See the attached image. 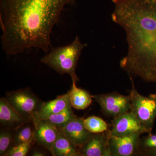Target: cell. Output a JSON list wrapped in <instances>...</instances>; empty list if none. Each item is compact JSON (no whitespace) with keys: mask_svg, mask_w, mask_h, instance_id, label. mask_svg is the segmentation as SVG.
Returning a JSON list of instances; mask_svg holds the SVG:
<instances>
[{"mask_svg":"<svg viewBox=\"0 0 156 156\" xmlns=\"http://www.w3.org/2000/svg\"><path fill=\"white\" fill-rule=\"evenodd\" d=\"M76 0H0L2 48L8 56L37 48L47 53L62 11Z\"/></svg>","mask_w":156,"mask_h":156,"instance_id":"1","label":"cell"},{"mask_svg":"<svg viewBox=\"0 0 156 156\" xmlns=\"http://www.w3.org/2000/svg\"><path fill=\"white\" fill-rule=\"evenodd\" d=\"M112 1V20L125 30L128 44L120 67L130 76L156 83V0Z\"/></svg>","mask_w":156,"mask_h":156,"instance_id":"2","label":"cell"},{"mask_svg":"<svg viewBox=\"0 0 156 156\" xmlns=\"http://www.w3.org/2000/svg\"><path fill=\"white\" fill-rule=\"evenodd\" d=\"M87 46L76 37L69 44L50 49L41 59V62L61 75H69L72 80L77 82L76 68L82 51Z\"/></svg>","mask_w":156,"mask_h":156,"instance_id":"3","label":"cell"},{"mask_svg":"<svg viewBox=\"0 0 156 156\" xmlns=\"http://www.w3.org/2000/svg\"><path fill=\"white\" fill-rule=\"evenodd\" d=\"M132 89L130 92V112L139 120L148 133H151L156 119V94L148 97L140 94L131 79Z\"/></svg>","mask_w":156,"mask_h":156,"instance_id":"4","label":"cell"},{"mask_svg":"<svg viewBox=\"0 0 156 156\" xmlns=\"http://www.w3.org/2000/svg\"><path fill=\"white\" fill-rule=\"evenodd\" d=\"M5 98L21 115L32 123L35 115L44 102L28 89L8 92Z\"/></svg>","mask_w":156,"mask_h":156,"instance_id":"5","label":"cell"},{"mask_svg":"<svg viewBox=\"0 0 156 156\" xmlns=\"http://www.w3.org/2000/svg\"><path fill=\"white\" fill-rule=\"evenodd\" d=\"M148 133L131 112H128L115 117L112 122L111 130L108 131L109 136H124L136 133Z\"/></svg>","mask_w":156,"mask_h":156,"instance_id":"6","label":"cell"},{"mask_svg":"<svg viewBox=\"0 0 156 156\" xmlns=\"http://www.w3.org/2000/svg\"><path fill=\"white\" fill-rule=\"evenodd\" d=\"M141 134L138 133L124 136H109L108 134L111 156L134 155L138 150Z\"/></svg>","mask_w":156,"mask_h":156,"instance_id":"7","label":"cell"},{"mask_svg":"<svg viewBox=\"0 0 156 156\" xmlns=\"http://www.w3.org/2000/svg\"><path fill=\"white\" fill-rule=\"evenodd\" d=\"M59 129L65 136L79 148L83 146L93 134L85 128L83 119L77 116Z\"/></svg>","mask_w":156,"mask_h":156,"instance_id":"8","label":"cell"},{"mask_svg":"<svg viewBox=\"0 0 156 156\" xmlns=\"http://www.w3.org/2000/svg\"><path fill=\"white\" fill-rule=\"evenodd\" d=\"M34 125V141L50 152L59 136L60 130L46 120H42Z\"/></svg>","mask_w":156,"mask_h":156,"instance_id":"9","label":"cell"},{"mask_svg":"<svg viewBox=\"0 0 156 156\" xmlns=\"http://www.w3.org/2000/svg\"><path fill=\"white\" fill-rule=\"evenodd\" d=\"M108 133L93 134L80 148V156H111L108 144Z\"/></svg>","mask_w":156,"mask_h":156,"instance_id":"10","label":"cell"},{"mask_svg":"<svg viewBox=\"0 0 156 156\" xmlns=\"http://www.w3.org/2000/svg\"><path fill=\"white\" fill-rule=\"evenodd\" d=\"M30 122L9 103L6 98L0 99V123L2 128L16 130Z\"/></svg>","mask_w":156,"mask_h":156,"instance_id":"11","label":"cell"},{"mask_svg":"<svg viewBox=\"0 0 156 156\" xmlns=\"http://www.w3.org/2000/svg\"><path fill=\"white\" fill-rule=\"evenodd\" d=\"M70 106H72L68 92L64 95L58 96L54 100L43 102L35 115L32 123L35 124L42 120L47 119L50 116L60 112Z\"/></svg>","mask_w":156,"mask_h":156,"instance_id":"12","label":"cell"},{"mask_svg":"<svg viewBox=\"0 0 156 156\" xmlns=\"http://www.w3.org/2000/svg\"><path fill=\"white\" fill-rule=\"evenodd\" d=\"M92 97L99 105L102 112L108 116L118 105L130 101L129 96L121 95L117 92L93 95Z\"/></svg>","mask_w":156,"mask_h":156,"instance_id":"13","label":"cell"},{"mask_svg":"<svg viewBox=\"0 0 156 156\" xmlns=\"http://www.w3.org/2000/svg\"><path fill=\"white\" fill-rule=\"evenodd\" d=\"M53 156H80V148L60 131L50 152Z\"/></svg>","mask_w":156,"mask_h":156,"instance_id":"14","label":"cell"},{"mask_svg":"<svg viewBox=\"0 0 156 156\" xmlns=\"http://www.w3.org/2000/svg\"><path fill=\"white\" fill-rule=\"evenodd\" d=\"M72 80L71 89L69 91L70 101L72 107L76 110H84L92 102V96L84 89L78 88L76 81Z\"/></svg>","mask_w":156,"mask_h":156,"instance_id":"15","label":"cell"},{"mask_svg":"<svg viewBox=\"0 0 156 156\" xmlns=\"http://www.w3.org/2000/svg\"><path fill=\"white\" fill-rule=\"evenodd\" d=\"M34 126L33 123L28 122L20 127L14 132V146L19 145L34 141Z\"/></svg>","mask_w":156,"mask_h":156,"instance_id":"16","label":"cell"},{"mask_svg":"<svg viewBox=\"0 0 156 156\" xmlns=\"http://www.w3.org/2000/svg\"><path fill=\"white\" fill-rule=\"evenodd\" d=\"M72 107V106L69 107L60 112L50 116L44 120L56 126L58 129L62 128L76 116L74 114Z\"/></svg>","mask_w":156,"mask_h":156,"instance_id":"17","label":"cell"},{"mask_svg":"<svg viewBox=\"0 0 156 156\" xmlns=\"http://www.w3.org/2000/svg\"><path fill=\"white\" fill-rule=\"evenodd\" d=\"M84 126L92 134L103 133L107 131L108 126L106 122L99 117L92 116L83 119Z\"/></svg>","mask_w":156,"mask_h":156,"instance_id":"18","label":"cell"},{"mask_svg":"<svg viewBox=\"0 0 156 156\" xmlns=\"http://www.w3.org/2000/svg\"><path fill=\"white\" fill-rule=\"evenodd\" d=\"M15 131L8 128H2L0 132V156H6L14 146Z\"/></svg>","mask_w":156,"mask_h":156,"instance_id":"19","label":"cell"},{"mask_svg":"<svg viewBox=\"0 0 156 156\" xmlns=\"http://www.w3.org/2000/svg\"><path fill=\"white\" fill-rule=\"evenodd\" d=\"M32 142L13 146L6 156H25L27 155L31 147Z\"/></svg>","mask_w":156,"mask_h":156,"instance_id":"20","label":"cell"},{"mask_svg":"<svg viewBox=\"0 0 156 156\" xmlns=\"http://www.w3.org/2000/svg\"><path fill=\"white\" fill-rule=\"evenodd\" d=\"M142 144L147 151L156 149V134L149 133L143 140Z\"/></svg>","mask_w":156,"mask_h":156,"instance_id":"21","label":"cell"},{"mask_svg":"<svg viewBox=\"0 0 156 156\" xmlns=\"http://www.w3.org/2000/svg\"><path fill=\"white\" fill-rule=\"evenodd\" d=\"M32 156H45V154L41 151H34L33 153Z\"/></svg>","mask_w":156,"mask_h":156,"instance_id":"22","label":"cell"},{"mask_svg":"<svg viewBox=\"0 0 156 156\" xmlns=\"http://www.w3.org/2000/svg\"><path fill=\"white\" fill-rule=\"evenodd\" d=\"M147 154L150 156H156V149L147 150Z\"/></svg>","mask_w":156,"mask_h":156,"instance_id":"23","label":"cell"}]
</instances>
